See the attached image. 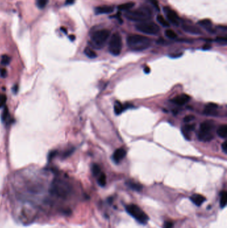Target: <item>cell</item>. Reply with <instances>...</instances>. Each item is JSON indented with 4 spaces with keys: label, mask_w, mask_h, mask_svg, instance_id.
Returning a JSON list of instances; mask_svg holds the SVG:
<instances>
[{
    "label": "cell",
    "mask_w": 227,
    "mask_h": 228,
    "mask_svg": "<svg viewBox=\"0 0 227 228\" xmlns=\"http://www.w3.org/2000/svg\"><path fill=\"white\" fill-rule=\"evenodd\" d=\"M69 39H70L71 41H74V40L75 39V36L73 35H71L69 36Z\"/></svg>",
    "instance_id": "41"
},
{
    "label": "cell",
    "mask_w": 227,
    "mask_h": 228,
    "mask_svg": "<svg viewBox=\"0 0 227 228\" xmlns=\"http://www.w3.org/2000/svg\"><path fill=\"white\" fill-rule=\"evenodd\" d=\"M7 101V97L4 94H0V108H2L5 105Z\"/></svg>",
    "instance_id": "32"
},
{
    "label": "cell",
    "mask_w": 227,
    "mask_h": 228,
    "mask_svg": "<svg viewBox=\"0 0 227 228\" xmlns=\"http://www.w3.org/2000/svg\"><path fill=\"white\" fill-rule=\"evenodd\" d=\"M222 147V150L223 151V152L225 153H227V142L225 141L222 143V144L221 145Z\"/></svg>",
    "instance_id": "36"
},
{
    "label": "cell",
    "mask_w": 227,
    "mask_h": 228,
    "mask_svg": "<svg viewBox=\"0 0 227 228\" xmlns=\"http://www.w3.org/2000/svg\"><path fill=\"white\" fill-rule=\"evenodd\" d=\"M211 45H208V44H207V45H204V46H203V50H209V49H211Z\"/></svg>",
    "instance_id": "39"
},
{
    "label": "cell",
    "mask_w": 227,
    "mask_h": 228,
    "mask_svg": "<svg viewBox=\"0 0 227 228\" xmlns=\"http://www.w3.org/2000/svg\"><path fill=\"white\" fill-rule=\"evenodd\" d=\"M111 31L107 29L95 31L91 37V43L95 48L101 49L108 40Z\"/></svg>",
    "instance_id": "4"
},
{
    "label": "cell",
    "mask_w": 227,
    "mask_h": 228,
    "mask_svg": "<svg viewBox=\"0 0 227 228\" xmlns=\"http://www.w3.org/2000/svg\"><path fill=\"white\" fill-rule=\"evenodd\" d=\"M84 53H85L88 57L91 58V59L95 58L97 56V53H95L93 50H91L90 47H86L85 50H84Z\"/></svg>",
    "instance_id": "22"
},
{
    "label": "cell",
    "mask_w": 227,
    "mask_h": 228,
    "mask_svg": "<svg viewBox=\"0 0 227 228\" xmlns=\"http://www.w3.org/2000/svg\"><path fill=\"white\" fill-rule=\"evenodd\" d=\"M127 45L133 51H143L151 46V39L144 35L133 34L127 38Z\"/></svg>",
    "instance_id": "2"
},
{
    "label": "cell",
    "mask_w": 227,
    "mask_h": 228,
    "mask_svg": "<svg viewBox=\"0 0 227 228\" xmlns=\"http://www.w3.org/2000/svg\"><path fill=\"white\" fill-rule=\"evenodd\" d=\"M173 226V223L172 222H166L164 224L163 228H172Z\"/></svg>",
    "instance_id": "35"
},
{
    "label": "cell",
    "mask_w": 227,
    "mask_h": 228,
    "mask_svg": "<svg viewBox=\"0 0 227 228\" xmlns=\"http://www.w3.org/2000/svg\"><path fill=\"white\" fill-rule=\"evenodd\" d=\"M195 124H191V125H185V126L182 128V132L183 135H184L186 139H190V134L191 132L195 130Z\"/></svg>",
    "instance_id": "15"
},
{
    "label": "cell",
    "mask_w": 227,
    "mask_h": 228,
    "mask_svg": "<svg viewBox=\"0 0 227 228\" xmlns=\"http://www.w3.org/2000/svg\"><path fill=\"white\" fill-rule=\"evenodd\" d=\"M98 183L101 187L105 186L106 183H107V178L106 175L104 174H101L99 175V178L98 179Z\"/></svg>",
    "instance_id": "24"
},
{
    "label": "cell",
    "mask_w": 227,
    "mask_h": 228,
    "mask_svg": "<svg viewBox=\"0 0 227 228\" xmlns=\"http://www.w3.org/2000/svg\"><path fill=\"white\" fill-rule=\"evenodd\" d=\"M48 0H37V6L40 9H43L47 5Z\"/></svg>",
    "instance_id": "30"
},
{
    "label": "cell",
    "mask_w": 227,
    "mask_h": 228,
    "mask_svg": "<svg viewBox=\"0 0 227 228\" xmlns=\"http://www.w3.org/2000/svg\"><path fill=\"white\" fill-rule=\"evenodd\" d=\"M190 200L192 201L194 204H195L197 206H200V205H202L204 203V201L206 200V198L203 196H202V195L194 194L190 197Z\"/></svg>",
    "instance_id": "16"
},
{
    "label": "cell",
    "mask_w": 227,
    "mask_h": 228,
    "mask_svg": "<svg viewBox=\"0 0 227 228\" xmlns=\"http://www.w3.org/2000/svg\"><path fill=\"white\" fill-rule=\"evenodd\" d=\"M215 42H217L218 43H220L221 45L225 46V45H226V43H227V39H226V37L218 36L215 39Z\"/></svg>",
    "instance_id": "28"
},
{
    "label": "cell",
    "mask_w": 227,
    "mask_h": 228,
    "mask_svg": "<svg viewBox=\"0 0 227 228\" xmlns=\"http://www.w3.org/2000/svg\"><path fill=\"white\" fill-rule=\"evenodd\" d=\"M195 116H187L185 117H184V120H184V121L186 123H189L190 122V121H192L193 120H195Z\"/></svg>",
    "instance_id": "34"
},
{
    "label": "cell",
    "mask_w": 227,
    "mask_h": 228,
    "mask_svg": "<svg viewBox=\"0 0 227 228\" xmlns=\"http://www.w3.org/2000/svg\"><path fill=\"white\" fill-rule=\"evenodd\" d=\"M50 192L55 196L65 198L70 193V187L63 180L56 178L51 183Z\"/></svg>",
    "instance_id": "3"
},
{
    "label": "cell",
    "mask_w": 227,
    "mask_h": 228,
    "mask_svg": "<svg viewBox=\"0 0 227 228\" xmlns=\"http://www.w3.org/2000/svg\"><path fill=\"white\" fill-rule=\"evenodd\" d=\"M164 12L166 13L167 19L172 24L176 26L179 25V17L178 14L176 13L174 10H172L168 7H164Z\"/></svg>",
    "instance_id": "9"
},
{
    "label": "cell",
    "mask_w": 227,
    "mask_h": 228,
    "mask_svg": "<svg viewBox=\"0 0 227 228\" xmlns=\"http://www.w3.org/2000/svg\"><path fill=\"white\" fill-rule=\"evenodd\" d=\"M126 151L123 148H119L114 152L113 155V159L115 162L119 163L121 161L124 159V157L126 156Z\"/></svg>",
    "instance_id": "13"
},
{
    "label": "cell",
    "mask_w": 227,
    "mask_h": 228,
    "mask_svg": "<svg viewBox=\"0 0 227 228\" xmlns=\"http://www.w3.org/2000/svg\"><path fill=\"white\" fill-rule=\"evenodd\" d=\"M10 61H11L10 57L7 56V55H3V56L2 57L1 63L2 65H8L10 63Z\"/></svg>",
    "instance_id": "29"
},
{
    "label": "cell",
    "mask_w": 227,
    "mask_h": 228,
    "mask_svg": "<svg viewBox=\"0 0 227 228\" xmlns=\"http://www.w3.org/2000/svg\"><path fill=\"white\" fill-rule=\"evenodd\" d=\"M144 71H145V72L146 73H149L150 72V68L149 67H147V66H146V67L144 69Z\"/></svg>",
    "instance_id": "40"
},
{
    "label": "cell",
    "mask_w": 227,
    "mask_h": 228,
    "mask_svg": "<svg viewBox=\"0 0 227 228\" xmlns=\"http://www.w3.org/2000/svg\"><path fill=\"white\" fill-rule=\"evenodd\" d=\"M149 2H151V5L154 7V8L156 9V11H158V12H159L160 8H159V3L158 2H157V0H149Z\"/></svg>",
    "instance_id": "33"
},
{
    "label": "cell",
    "mask_w": 227,
    "mask_h": 228,
    "mask_svg": "<svg viewBox=\"0 0 227 228\" xmlns=\"http://www.w3.org/2000/svg\"><path fill=\"white\" fill-rule=\"evenodd\" d=\"M226 198L227 193L225 191H223L221 193V198H220V205L221 208H224L226 205Z\"/></svg>",
    "instance_id": "21"
},
{
    "label": "cell",
    "mask_w": 227,
    "mask_h": 228,
    "mask_svg": "<svg viewBox=\"0 0 227 228\" xmlns=\"http://www.w3.org/2000/svg\"><path fill=\"white\" fill-rule=\"evenodd\" d=\"M128 186H129L131 189H133V190H135V191H141V189H142V186L139 184V183H134V182H130L129 183H127Z\"/></svg>",
    "instance_id": "25"
},
{
    "label": "cell",
    "mask_w": 227,
    "mask_h": 228,
    "mask_svg": "<svg viewBox=\"0 0 227 228\" xmlns=\"http://www.w3.org/2000/svg\"><path fill=\"white\" fill-rule=\"evenodd\" d=\"M137 30L147 35H155L159 34L160 28L157 24L152 21L141 22L135 25Z\"/></svg>",
    "instance_id": "7"
},
{
    "label": "cell",
    "mask_w": 227,
    "mask_h": 228,
    "mask_svg": "<svg viewBox=\"0 0 227 228\" xmlns=\"http://www.w3.org/2000/svg\"><path fill=\"white\" fill-rule=\"evenodd\" d=\"M165 35L167 38L173 39L177 38V34L173 30H172V29H167L165 31Z\"/></svg>",
    "instance_id": "26"
},
{
    "label": "cell",
    "mask_w": 227,
    "mask_h": 228,
    "mask_svg": "<svg viewBox=\"0 0 227 228\" xmlns=\"http://www.w3.org/2000/svg\"><path fill=\"white\" fill-rule=\"evenodd\" d=\"M124 16L128 20L141 23L151 20L153 13L148 6H141L137 9L127 11L124 13Z\"/></svg>",
    "instance_id": "1"
},
{
    "label": "cell",
    "mask_w": 227,
    "mask_h": 228,
    "mask_svg": "<svg viewBox=\"0 0 227 228\" xmlns=\"http://www.w3.org/2000/svg\"><path fill=\"white\" fill-rule=\"evenodd\" d=\"M123 42L121 36L119 33H114L110 38L109 43V52L113 56H119L121 52Z\"/></svg>",
    "instance_id": "8"
},
{
    "label": "cell",
    "mask_w": 227,
    "mask_h": 228,
    "mask_svg": "<svg viewBox=\"0 0 227 228\" xmlns=\"http://www.w3.org/2000/svg\"><path fill=\"white\" fill-rule=\"evenodd\" d=\"M0 74H1L2 78H5L7 75V70L3 68L1 69V72H0Z\"/></svg>",
    "instance_id": "37"
},
{
    "label": "cell",
    "mask_w": 227,
    "mask_h": 228,
    "mask_svg": "<svg viewBox=\"0 0 227 228\" xmlns=\"http://www.w3.org/2000/svg\"><path fill=\"white\" fill-rule=\"evenodd\" d=\"M126 210L128 214L131 215L141 224H146L149 220V217L145 213L139 208L138 205L135 204L128 205L126 206Z\"/></svg>",
    "instance_id": "6"
},
{
    "label": "cell",
    "mask_w": 227,
    "mask_h": 228,
    "mask_svg": "<svg viewBox=\"0 0 227 228\" xmlns=\"http://www.w3.org/2000/svg\"><path fill=\"white\" fill-rule=\"evenodd\" d=\"M218 108V105L214 104V103H209L206 106H205L203 113L207 116H215L217 115V109Z\"/></svg>",
    "instance_id": "11"
},
{
    "label": "cell",
    "mask_w": 227,
    "mask_h": 228,
    "mask_svg": "<svg viewBox=\"0 0 227 228\" xmlns=\"http://www.w3.org/2000/svg\"><path fill=\"white\" fill-rule=\"evenodd\" d=\"M157 20L158 21L159 23L161 25H163V27H169V23L164 19V18L163 17V16H161V15H159V16H157Z\"/></svg>",
    "instance_id": "23"
},
{
    "label": "cell",
    "mask_w": 227,
    "mask_h": 228,
    "mask_svg": "<svg viewBox=\"0 0 227 228\" xmlns=\"http://www.w3.org/2000/svg\"><path fill=\"white\" fill-rule=\"evenodd\" d=\"M75 2V0H66L65 5H71Z\"/></svg>",
    "instance_id": "38"
},
{
    "label": "cell",
    "mask_w": 227,
    "mask_h": 228,
    "mask_svg": "<svg viewBox=\"0 0 227 228\" xmlns=\"http://www.w3.org/2000/svg\"><path fill=\"white\" fill-rule=\"evenodd\" d=\"M91 170H92V173L94 176H97L101 174V168L97 164H93Z\"/></svg>",
    "instance_id": "27"
},
{
    "label": "cell",
    "mask_w": 227,
    "mask_h": 228,
    "mask_svg": "<svg viewBox=\"0 0 227 228\" xmlns=\"http://www.w3.org/2000/svg\"><path fill=\"white\" fill-rule=\"evenodd\" d=\"M217 135L220 138L225 139L227 135V126L226 125H222L217 130Z\"/></svg>",
    "instance_id": "18"
},
{
    "label": "cell",
    "mask_w": 227,
    "mask_h": 228,
    "mask_svg": "<svg viewBox=\"0 0 227 228\" xmlns=\"http://www.w3.org/2000/svg\"><path fill=\"white\" fill-rule=\"evenodd\" d=\"M214 130V124L211 121H205L200 124V130L198 134V138L201 142H210L214 138L212 131Z\"/></svg>",
    "instance_id": "5"
},
{
    "label": "cell",
    "mask_w": 227,
    "mask_h": 228,
    "mask_svg": "<svg viewBox=\"0 0 227 228\" xmlns=\"http://www.w3.org/2000/svg\"><path fill=\"white\" fill-rule=\"evenodd\" d=\"M114 7L111 6H101L96 7L95 9L96 14H109L113 12Z\"/></svg>",
    "instance_id": "14"
},
{
    "label": "cell",
    "mask_w": 227,
    "mask_h": 228,
    "mask_svg": "<svg viewBox=\"0 0 227 228\" xmlns=\"http://www.w3.org/2000/svg\"><path fill=\"white\" fill-rule=\"evenodd\" d=\"M134 6H135L134 2H127V3H123V4L121 5H119L118 7V9L120 11H127H127H129L131 8H133Z\"/></svg>",
    "instance_id": "19"
},
{
    "label": "cell",
    "mask_w": 227,
    "mask_h": 228,
    "mask_svg": "<svg viewBox=\"0 0 227 228\" xmlns=\"http://www.w3.org/2000/svg\"><path fill=\"white\" fill-rule=\"evenodd\" d=\"M182 28L185 32L189 33L190 34L193 35H202L203 32L200 30L199 28L195 25L189 24H184L182 25Z\"/></svg>",
    "instance_id": "10"
},
{
    "label": "cell",
    "mask_w": 227,
    "mask_h": 228,
    "mask_svg": "<svg viewBox=\"0 0 227 228\" xmlns=\"http://www.w3.org/2000/svg\"><path fill=\"white\" fill-rule=\"evenodd\" d=\"M8 116H9V111H8V109H7V107H5L4 108V109H3V111L2 112V120L3 121H5L7 120V117H8Z\"/></svg>",
    "instance_id": "31"
},
{
    "label": "cell",
    "mask_w": 227,
    "mask_h": 228,
    "mask_svg": "<svg viewBox=\"0 0 227 228\" xmlns=\"http://www.w3.org/2000/svg\"><path fill=\"white\" fill-rule=\"evenodd\" d=\"M190 100V97L189 95L186 94H181L175 97L173 100V102L178 105H183L186 104Z\"/></svg>",
    "instance_id": "12"
},
{
    "label": "cell",
    "mask_w": 227,
    "mask_h": 228,
    "mask_svg": "<svg viewBox=\"0 0 227 228\" xmlns=\"http://www.w3.org/2000/svg\"><path fill=\"white\" fill-rule=\"evenodd\" d=\"M124 109H125V108L121 104V103L117 101L115 104L114 111L117 115H119V114L121 113Z\"/></svg>",
    "instance_id": "20"
},
{
    "label": "cell",
    "mask_w": 227,
    "mask_h": 228,
    "mask_svg": "<svg viewBox=\"0 0 227 228\" xmlns=\"http://www.w3.org/2000/svg\"><path fill=\"white\" fill-rule=\"evenodd\" d=\"M198 24L200 25L201 27H203L205 29H207L208 31L211 32V26H212V21L209 19H204L202 20H200L198 22Z\"/></svg>",
    "instance_id": "17"
}]
</instances>
